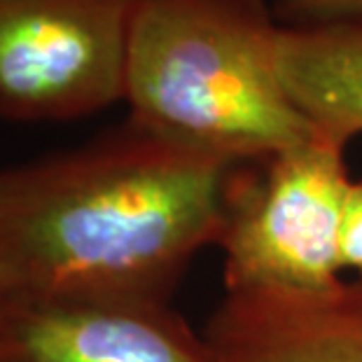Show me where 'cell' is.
I'll return each instance as SVG.
<instances>
[{"label":"cell","instance_id":"1","mask_svg":"<svg viewBox=\"0 0 362 362\" xmlns=\"http://www.w3.org/2000/svg\"><path fill=\"white\" fill-rule=\"evenodd\" d=\"M238 164L127 119L82 148L0 173L7 297L171 304L218 245Z\"/></svg>","mask_w":362,"mask_h":362},{"label":"cell","instance_id":"2","mask_svg":"<svg viewBox=\"0 0 362 362\" xmlns=\"http://www.w3.org/2000/svg\"><path fill=\"white\" fill-rule=\"evenodd\" d=\"M267 0H136L129 119L168 143L248 164L315 136L276 66Z\"/></svg>","mask_w":362,"mask_h":362},{"label":"cell","instance_id":"3","mask_svg":"<svg viewBox=\"0 0 362 362\" xmlns=\"http://www.w3.org/2000/svg\"><path fill=\"white\" fill-rule=\"evenodd\" d=\"M353 178L346 145L315 134L238 164L218 238L225 292H325L341 283V227Z\"/></svg>","mask_w":362,"mask_h":362},{"label":"cell","instance_id":"4","mask_svg":"<svg viewBox=\"0 0 362 362\" xmlns=\"http://www.w3.org/2000/svg\"><path fill=\"white\" fill-rule=\"evenodd\" d=\"M136 0H0V117L68 122L124 101Z\"/></svg>","mask_w":362,"mask_h":362},{"label":"cell","instance_id":"5","mask_svg":"<svg viewBox=\"0 0 362 362\" xmlns=\"http://www.w3.org/2000/svg\"><path fill=\"white\" fill-rule=\"evenodd\" d=\"M0 362H227L171 304L7 297Z\"/></svg>","mask_w":362,"mask_h":362},{"label":"cell","instance_id":"6","mask_svg":"<svg viewBox=\"0 0 362 362\" xmlns=\"http://www.w3.org/2000/svg\"><path fill=\"white\" fill-rule=\"evenodd\" d=\"M204 334L227 362H362V279L325 292H225Z\"/></svg>","mask_w":362,"mask_h":362},{"label":"cell","instance_id":"7","mask_svg":"<svg viewBox=\"0 0 362 362\" xmlns=\"http://www.w3.org/2000/svg\"><path fill=\"white\" fill-rule=\"evenodd\" d=\"M276 66L315 134L341 145L362 134V19L281 26Z\"/></svg>","mask_w":362,"mask_h":362},{"label":"cell","instance_id":"8","mask_svg":"<svg viewBox=\"0 0 362 362\" xmlns=\"http://www.w3.org/2000/svg\"><path fill=\"white\" fill-rule=\"evenodd\" d=\"M341 267L362 279V180H353L344 208L341 227Z\"/></svg>","mask_w":362,"mask_h":362},{"label":"cell","instance_id":"9","mask_svg":"<svg viewBox=\"0 0 362 362\" xmlns=\"http://www.w3.org/2000/svg\"><path fill=\"white\" fill-rule=\"evenodd\" d=\"M304 21L362 19V0H288Z\"/></svg>","mask_w":362,"mask_h":362},{"label":"cell","instance_id":"10","mask_svg":"<svg viewBox=\"0 0 362 362\" xmlns=\"http://www.w3.org/2000/svg\"><path fill=\"white\" fill-rule=\"evenodd\" d=\"M5 299H7V285H5V276H3V272H0V306L5 304Z\"/></svg>","mask_w":362,"mask_h":362}]
</instances>
